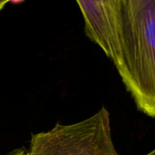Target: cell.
Returning a JSON list of instances; mask_svg holds the SVG:
<instances>
[{
	"mask_svg": "<svg viewBox=\"0 0 155 155\" xmlns=\"http://www.w3.org/2000/svg\"><path fill=\"white\" fill-rule=\"evenodd\" d=\"M119 7L113 62L138 109L155 118V0H119Z\"/></svg>",
	"mask_w": 155,
	"mask_h": 155,
	"instance_id": "6da1fadb",
	"label": "cell"
},
{
	"mask_svg": "<svg viewBox=\"0 0 155 155\" xmlns=\"http://www.w3.org/2000/svg\"><path fill=\"white\" fill-rule=\"evenodd\" d=\"M26 155H118L110 114L103 107L91 117L32 134Z\"/></svg>",
	"mask_w": 155,
	"mask_h": 155,
	"instance_id": "7a4b0ae2",
	"label": "cell"
},
{
	"mask_svg": "<svg viewBox=\"0 0 155 155\" xmlns=\"http://www.w3.org/2000/svg\"><path fill=\"white\" fill-rule=\"evenodd\" d=\"M87 37L114 61L119 39V0H78Z\"/></svg>",
	"mask_w": 155,
	"mask_h": 155,
	"instance_id": "3957f363",
	"label": "cell"
},
{
	"mask_svg": "<svg viewBox=\"0 0 155 155\" xmlns=\"http://www.w3.org/2000/svg\"><path fill=\"white\" fill-rule=\"evenodd\" d=\"M7 155H26V152L24 149H17V150H15L12 153H8Z\"/></svg>",
	"mask_w": 155,
	"mask_h": 155,
	"instance_id": "277c9868",
	"label": "cell"
},
{
	"mask_svg": "<svg viewBox=\"0 0 155 155\" xmlns=\"http://www.w3.org/2000/svg\"><path fill=\"white\" fill-rule=\"evenodd\" d=\"M9 3L8 0H0V12L4 9V7Z\"/></svg>",
	"mask_w": 155,
	"mask_h": 155,
	"instance_id": "5b68a950",
	"label": "cell"
},
{
	"mask_svg": "<svg viewBox=\"0 0 155 155\" xmlns=\"http://www.w3.org/2000/svg\"><path fill=\"white\" fill-rule=\"evenodd\" d=\"M146 155H155V149L153 150V151H152L151 153H149L148 154H146Z\"/></svg>",
	"mask_w": 155,
	"mask_h": 155,
	"instance_id": "8992f818",
	"label": "cell"
}]
</instances>
